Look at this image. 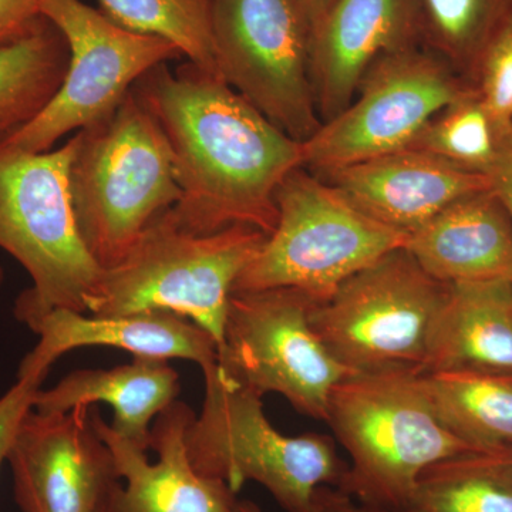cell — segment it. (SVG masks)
I'll return each mask as SVG.
<instances>
[{
	"mask_svg": "<svg viewBox=\"0 0 512 512\" xmlns=\"http://www.w3.org/2000/svg\"><path fill=\"white\" fill-rule=\"evenodd\" d=\"M171 148L181 197L167 210L184 231L208 235L248 225L271 235L275 195L303 165V143L218 77L188 62L158 64L131 89Z\"/></svg>",
	"mask_w": 512,
	"mask_h": 512,
	"instance_id": "obj_1",
	"label": "cell"
},
{
	"mask_svg": "<svg viewBox=\"0 0 512 512\" xmlns=\"http://www.w3.org/2000/svg\"><path fill=\"white\" fill-rule=\"evenodd\" d=\"M326 423L352 460L336 488L377 510L410 511L427 467L481 451L444 426L410 370L346 377L330 394Z\"/></svg>",
	"mask_w": 512,
	"mask_h": 512,
	"instance_id": "obj_2",
	"label": "cell"
},
{
	"mask_svg": "<svg viewBox=\"0 0 512 512\" xmlns=\"http://www.w3.org/2000/svg\"><path fill=\"white\" fill-rule=\"evenodd\" d=\"M76 137L69 170L74 218L87 251L109 269L157 215L180 200L173 153L133 92Z\"/></svg>",
	"mask_w": 512,
	"mask_h": 512,
	"instance_id": "obj_3",
	"label": "cell"
},
{
	"mask_svg": "<svg viewBox=\"0 0 512 512\" xmlns=\"http://www.w3.org/2000/svg\"><path fill=\"white\" fill-rule=\"evenodd\" d=\"M268 238L248 225L194 235L167 211L141 232L119 264L104 269L87 299L96 316L170 312L224 340L229 298L235 282Z\"/></svg>",
	"mask_w": 512,
	"mask_h": 512,
	"instance_id": "obj_4",
	"label": "cell"
},
{
	"mask_svg": "<svg viewBox=\"0 0 512 512\" xmlns=\"http://www.w3.org/2000/svg\"><path fill=\"white\" fill-rule=\"evenodd\" d=\"M77 137L46 153L0 147V248L32 279L15 316L30 329L56 309L87 312L101 268L80 238L70 197L69 170Z\"/></svg>",
	"mask_w": 512,
	"mask_h": 512,
	"instance_id": "obj_5",
	"label": "cell"
},
{
	"mask_svg": "<svg viewBox=\"0 0 512 512\" xmlns=\"http://www.w3.org/2000/svg\"><path fill=\"white\" fill-rule=\"evenodd\" d=\"M204 402L185 433L192 467L238 494L248 481L269 491L286 512H313L320 487H338L348 466L329 436H285L272 426L262 396L217 363L202 370Z\"/></svg>",
	"mask_w": 512,
	"mask_h": 512,
	"instance_id": "obj_6",
	"label": "cell"
},
{
	"mask_svg": "<svg viewBox=\"0 0 512 512\" xmlns=\"http://www.w3.org/2000/svg\"><path fill=\"white\" fill-rule=\"evenodd\" d=\"M275 200V231L232 292L292 288L325 302L350 276L406 244V234L367 217L305 167L285 178Z\"/></svg>",
	"mask_w": 512,
	"mask_h": 512,
	"instance_id": "obj_7",
	"label": "cell"
},
{
	"mask_svg": "<svg viewBox=\"0 0 512 512\" xmlns=\"http://www.w3.org/2000/svg\"><path fill=\"white\" fill-rule=\"evenodd\" d=\"M450 285L396 248L313 303L311 323L330 355L352 373H421Z\"/></svg>",
	"mask_w": 512,
	"mask_h": 512,
	"instance_id": "obj_8",
	"label": "cell"
},
{
	"mask_svg": "<svg viewBox=\"0 0 512 512\" xmlns=\"http://www.w3.org/2000/svg\"><path fill=\"white\" fill-rule=\"evenodd\" d=\"M474 89L444 57L424 45L380 57L355 99L303 143V165L328 173L404 150L441 110Z\"/></svg>",
	"mask_w": 512,
	"mask_h": 512,
	"instance_id": "obj_9",
	"label": "cell"
},
{
	"mask_svg": "<svg viewBox=\"0 0 512 512\" xmlns=\"http://www.w3.org/2000/svg\"><path fill=\"white\" fill-rule=\"evenodd\" d=\"M313 303L292 288L232 292L218 365L259 396L281 394L296 412L326 421L330 394L353 373L313 329Z\"/></svg>",
	"mask_w": 512,
	"mask_h": 512,
	"instance_id": "obj_10",
	"label": "cell"
},
{
	"mask_svg": "<svg viewBox=\"0 0 512 512\" xmlns=\"http://www.w3.org/2000/svg\"><path fill=\"white\" fill-rule=\"evenodd\" d=\"M42 15L66 37L69 67L46 109L0 143L5 150H52L66 134L110 114L148 70L183 57L173 43L121 28L82 0H42Z\"/></svg>",
	"mask_w": 512,
	"mask_h": 512,
	"instance_id": "obj_11",
	"label": "cell"
},
{
	"mask_svg": "<svg viewBox=\"0 0 512 512\" xmlns=\"http://www.w3.org/2000/svg\"><path fill=\"white\" fill-rule=\"evenodd\" d=\"M221 79L299 143L319 130L311 33L295 0H211Z\"/></svg>",
	"mask_w": 512,
	"mask_h": 512,
	"instance_id": "obj_12",
	"label": "cell"
},
{
	"mask_svg": "<svg viewBox=\"0 0 512 512\" xmlns=\"http://www.w3.org/2000/svg\"><path fill=\"white\" fill-rule=\"evenodd\" d=\"M10 464L22 512H109L120 474L90 421L89 407L30 409L13 436Z\"/></svg>",
	"mask_w": 512,
	"mask_h": 512,
	"instance_id": "obj_13",
	"label": "cell"
},
{
	"mask_svg": "<svg viewBox=\"0 0 512 512\" xmlns=\"http://www.w3.org/2000/svg\"><path fill=\"white\" fill-rule=\"evenodd\" d=\"M424 45L420 0H336L311 40L309 73L323 123L355 99L380 57Z\"/></svg>",
	"mask_w": 512,
	"mask_h": 512,
	"instance_id": "obj_14",
	"label": "cell"
},
{
	"mask_svg": "<svg viewBox=\"0 0 512 512\" xmlns=\"http://www.w3.org/2000/svg\"><path fill=\"white\" fill-rule=\"evenodd\" d=\"M194 417L180 400L158 414L150 439L158 461L151 463L146 450L119 436L97 409H90L93 429L110 448L126 483L114 494L109 512H239L237 494L227 484L192 467L185 433Z\"/></svg>",
	"mask_w": 512,
	"mask_h": 512,
	"instance_id": "obj_15",
	"label": "cell"
},
{
	"mask_svg": "<svg viewBox=\"0 0 512 512\" xmlns=\"http://www.w3.org/2000/svg\"><path fill=\"white\" fill-rule=\"evenodd\" d=\"M315 175L367 217L406 235L454 201L491 190L488 175L412 148Z\"/></svg>",
	"mask_w": 512,
	"mask_h": 512,
	"instance_id": "obj_16",
	"label": "cell"
},
{
	"mask_svg": "<svg viewBox=\"0 0 512 512\" xmlns=\"http://www.w3.org/2000/svg\"><path fill=\"white\" fill-rule=\"evenodd\" d=\"M39 343L19 366L18 379L45 382L59 357L87 346H107L154 359H184L201 370L218 362V345L207 330L170 312H144L126 316H86L56 309L36 323Z\"/></svg>",
	"mask_w": 512,
	"mask_h": 512,
	"instance_id": "obj_17",
	"label": "cell"
},
{
	"mask_svg": "<svg viewBox=\"0 0 512 512\" xmlns=\"http://www.w3.org/2000/svg\"><path fill=\"white\" fill-rule=\"evenodd\" d=\"M404 248L444 284L512 282V220L493 190L454 201L407 235Z\"/></svg>",
	"mask_w": 512,
	"mask_h": 512,
	"instance_id": "obj_18",
	"label": "cell"
},
{
	"mask_svg": "<svg viewBox=\"0 0 512 512\" xmlns=\"http://www.w3.org/2000/svg\"><path fill=\"white\" fill-rule=\"evenodd\" d=\"M180 390V375L168 360L134 356L113 369L70 373L52 389H40L33 409L66 413L94 403L109 404L114 412L111 429L148 451L154 420L177 400Z\"/></svg>",
	"mask_w": 512,
	"mask_h": 512,
	"instance_id": "obj_19",
	"label": "cell"
},
{
	"mask_svg": "<svg viewBox=\"0 0 512 512\" xmlns=\"http://www.w3.org/2000/svg\"><path fill=\"white\" fill-rule=\"evenodd\" d=\"M512 375V282L453 284L420 375Z\"/></svg>",
	"mask_w": 512,
	"mask_h": 512,
	"instance_id": "obj_20",
	"label": "cell"
},
{
	"mask_svg": "<svg viewBox=\"0 0 512 512\" xmlns=\"http://www.w3.org/2000/svg\"><path fill=\"white\" fill-rule=\"evenodd\" d=\"M69 60L66 37L45 16L25 36L0 45V143L46 109L62 86Z\"/></svg>",
	"mask_w": 512,
	"mask_h": 512,
	"instance_id": "obj_21",
	"label": "cell"
},
{
	"mask_svg": "<svg viewBox=\"0 0 512 512\" xmlns=\"http://www.w3.org/2000/svg\"><path fill=\"white\" fill-rule=\"evenodd\" d=\"M437 416L481 451L512 450V375L434 372L420 375Z\"/></svg>",
	"mask_w": 512,
	"mask_h": 512,
	"instance_id": "obj_22",
	"label": "cell"
},
{
	"mask_svg": "<svg viewBox=\"0 0 512 512\" xmlns=\"http://www.w3.org/2000/svg\"><path fill=\"white\" fill-rule=\"evenodd\" d=\"M412 512H512V450L477 451L427 467Z\"/></svg>",
	"mask_w": 512,
	"mask_h": 512,
	"instance_id": "obj_23",
	"label": "cell"
},
{
	"mask_svg": "<svg viewBox=\"0 0 512 512\" xmlns=\"http://www.w3.org/2000/svg\"><path fill=\"white\" fill-rule=\"evenodd\" d=\"M420 6L424 46L473 84L485 49L512 20V0H420Z\"/></svg>",
	"mask_w": 512,
	"mask_h": 512,
	"instance_id": "obj_24",
	"label": "cell"
},
{
	"mask_svg": "<svg viewBox=\"0 0 512 512\" xmlns=\"http://www.w3.org/2000/svg\"><path fill=\"white\" fill-rule=\"evenodd\" d=\"M121 28L173 43L188 62L221 79L211 30V0H99Z\"/></svg>",
	"mask_w": 512,
	"mask_h": 512,
	"instance_id": "obj_25",
	"label": "cell"
},
{
	"mask_svg": "<svg viewBox=\"0 0 512 512\" xmlns=\"http://www.w3.org/2000/svg\"><path fill=\"white\" fill-rule=\"evenodd\" d=\"M505 141L474 87L436 114L407 148L488 175L497 164Z\"/></svg>",
	"mask_w": 512,
	"mask_h": 512,
	"instance_id": "obj_26",
	"label": "cell"
},
{
	"mask_svg": "<svg viewBox=\"0 0 512 512\" xmlns=\"http://www.w3.org/2000/svg\"><path fill=\"white\" fill-rule=\"evenodd\" d=\"M474 87L501 136L512 137V20L487 46Z\"/></svg>",
	"mask_w": 512,
	"mask_h": 512,
	"instance_id": "obj_27",
	"label": "cell"
},
{
	"mask_svg": "<svg viewBox=\"0 0 512 512\" xmlns=\"http://www.w3.org/2000/svg\"><path fill=\"white\" fill-rule=\"evenodd\" d=\"M43 380L23 377L0 397V467L6 461L13 436L20 421L35 404Z\"/></svg>",
	"mask_w": 512,
	"mask_h": 512,
	"instance_id": "obj_28",
	"label": "cell"
},
{
	"mask_svg": "<svg viewBox=\"0 0 512 512\" xmlns=\"http://www.w3.org/2000/svg\"><path fill=\"white\" fill-rule=\"evenodd\" d=\"M42 18V0H0V45L25 36Z\"/></svg>",
	"mask_w": 512,
	"mask_h": 512,
	"instance_id": "obj_29",
	"label": "cell"
},
{
	"mask_svg": "<svg viewBox=\"0 0 512 512\" xmlns=\"http://www.w3.org/2000/svg\"><path fill=\"white\" fill-rule=\"evenodd\" d=\"M488 178L491 181V190L503 202L512 220V137L505 141L501 156Z\"/></svg>",
	"mask_w": 512,
	"mask_h": 512,
	"instance_id": "obj_30",
	"label": "cell"
},
{
	"mask_svg": "<svg viewBox=\"0 0 512 512\" xmlns=\"http://www.w3.org/2000/svg\"><path fill=\"white\" fill-rule=\"evenodd\" d=\"M313 512H412V511H386L366 507L357 503L348 494L342 493L338 488L320 487L315 495Z\"/></svg>",
	"mask_w": 512,
	"mask_h": 512,
	"instance_id": "obj_31",
	"label": "cell"
},
{
	"mask_svg": "<svg viewBox=\"0 0 512 512\" xmlns=\"http://www.w3.org/2000/svg\"><path fill=\"white\" fill-rule=\"evenodd\" d=\"M336 0H295L299 10H301L303 19H305L306 25H308L309 33L312 36L315 35L318 30L320 23L325 18L326 13L332 8L333 3Z\"/></svg>",
	"mask_w": 512,
	"mask_h": 512,
	"instance_id": "obj_32",
	"label": "cell"
},
{
	"mask_svg": "<svg viewBox=\"0 0 512 512\" xmlns=\"http://www.w3.org/2000/svg\"><path fill=\"white\" fill-rule=\"evenodd\" d=\"M239 512H264L252 501L244 500L239 501Z\"/></svg>",
	"mask_w": 512,
	"mask_h": 512,
	"instance_id": "obj_33",
	"label": "cell"
},
{
	"mask_svg": "<svg viewBox=\"0 0 512 512\" xmlns=\"http://www.w3.org/2000/svg\"><path fill=\"white\" fill-rule=\"evenodd\" d=\"M3 278H5V275H3V269L2 266H0V288H2L3 285Z\"/></svg>",
	"mask_w": 512,
	"mask_h": 512,
	"instance_id": "obj_34",
	"label": "cell"
}]
</instances>
